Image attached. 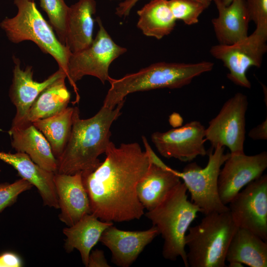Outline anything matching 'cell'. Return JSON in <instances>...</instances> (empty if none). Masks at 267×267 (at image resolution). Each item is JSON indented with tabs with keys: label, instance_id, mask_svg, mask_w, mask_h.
I'll return each instance as SVG.
<instances>
[{
	"label": "cell",
	"instance_id": "obj_1",
	"mask_svg": "<svg viewBox=\"0 0 267 267\" xmlns=\"http://www.w3.org/2000/svg\"><path fill=\"white\" fill-rule=\"evenodd\" d=\"M105 154L104 160L95 170L82 176L91 214L112 222L140 219L144 208L136 187L151 164L147 153L137 142L117 147L111 141Z\"/></svg>",
	"mask_w": 267,
	"mask_h": 267
},
{
	"label": "cell",
	"instance_id": "obj_2",
	"mask_svg": "<svg viewBox=\"0 0 267 267\" xmlns=\"http://www.w3.org/2000/svg\"><path fill=\"white\" fill-rule=\"evenodd\" d=\"M125 100L114 108L101 107L93 116L86 119L80 117L74 107L71 133L66 146L57 159L56 173L85 176L100 164L99 156L106 151L111 135L112 124L121 115Z\"/></svg>",
	"mask_w": 267,
	"mask_h": 267
},
{
	"label": "cell",
	"instance_id": "obj_3",
	"mask_svg": "<svg viewBox=\"0 0 267 267\" xmlns=\"http://www.w3.org/2000/svg\"><path fill=\"white\" fill-rule=\"evenodd\" d=\"M214 66L213 62L206 61L195 63L159 62L120 79L111 78L103 106L114 108L128 94L135 92L182 88L194 78L211 71Z\"/></svg>",
	"mask_w": 267,
	"mask_h": 267
},
{
	"label": "cell",
	"instance_id": "obj_4",
	"mask_svg": "<svg viewBox=\"0 0 267 267\" xmlns=\"http://www.w3.org/2000/svg\"><path fill=\"white\" fill-rule=\"evenodd\" d=\"M187 190L180 182L153 209L148 211L145 216L155 226L164 239L163 257L176 261L180 257L188 267L185 237L188 228L201 210L188 199Z\"/></svg>",
	"mask_w": 267,
	"mask_h": 267
},
{
	"label": "cell",
	"instance_id": "obj_5",
	"mask_svg": "<svg viewBox=\"0 0 267 267\" xmlns=\"http://www.w3.org/2000/svg\"><path fill=\"white\" fill-rule=\"evenodd\" d=\"M237 229L229 210L205 215L185 235L188 267H226L227 250Z\"/></svg>",
	"mask_w": 267,
	"mask_h": 267
},
{
	"label": "cell",
	"instance_id": "obj_6",
	"mask_svg": "<svg viewBox=\"0 0 267 267\" xmlns=\"http://www.w3.org/2000/svg\"><path fill=\"white\" fill-rule=\"evenodd\" d=\"M14 3L17 8L16 15L5 17L0 23L8 40L14 44L24 41L34 42L43 52L52 56L59 69L67 76L68 60L72 53L56 37L34 0H14Z\"/></svg>",
	"mask_w": 267,
	"mask_h": 267
},
{
	"label": "cell",
	"instance_id": "obj_7",
	"mask_svg": "<svg viewBox=\"0 0 267 267\" xmlns=\"http://www.w3.org/2000/svg\"><path fill=\"white\" fill-rule=\"evenodd\" d=\"M96 21L99 29L91 44L79 52L72 53L69 58L67 78L76 93L75 103L80 99L76 83L87 75L98 78L103 84L109 82L111 78L109 75L110 65L127 50L113 40L99 17Z\"/></svg>",
	"mask_w": 267,
	"mask_h": 267
},
{
	"label": "cell",
	"instance_id": "obj_8",
	"mask_svg": "<svg viewBox=\"0 0 267 267\" xmlns=\"http://www.w3.org/2000/svg\"><path fill=\"white\" fill-rule=\"evenodd\" d=\"M213 149L208 153V163L204 168L193 162L186 166L182 172L176 170L190 194L191 201L204 215L229 210L220 199L218 181L222 166L230 153L225 154L222 146Z\"/></svg>",
	"mask_w": 267,
	"mask_h": 267
},
{
	"label": "cell",
	"instance_id": "obj_9",
	"mask_svg": "<svg viewBox=\"0 0 267 267\" xmlns=\"http://www.w3.org/2000/svg\"><path fill=\"white\" fill-rule=\"evenodd\" d=\"M267 29L256 27L245 39L232 44L212 46L211 54L222 61L229 71L227 78L235 85L250 89L251 85L246 76L249 68H260L267 51Z\"/></svg>",
	"mask_w": 267,
	"mask_h": 267
},
{
	"label": "cell",
	"instance_id": "obj_10",
	"mask_svg": "<svg viewBox=\"0 0 267 267\" xmlns=\"http://www.w3.org/2000/svg\"><path fill=\"white\" fill-rule=\"evenodd\" d=\"M246 95L235 93L223 105L205 128V138L212 148L227 147L230 153H243L246 133Z\"/></svg>",
	"mask_w": 267,
	"mask_h": 267
},
{
	"label": "cell",
	"instance_id": "obj_11",
	"mask_svg": "<svg viewBox=\"0 0 267 267\" xmlns=\"http://www.w3.org/2000/svg\"><path fill=\"white\" fill-rule=\"evenodd\" d=\"M228 206L237 228L248 230L267 240V175L248 183Z\"/></svg>",
	"mask_w": 267,
	"mask_h": 267
},
{
	"label": "cell",
	"instance_id": "obj_12",
	"mask_svg": "<svg viewBox=\"0 0 267 267\" xmlns=\"http://www.w3.org/2000/svg\"><path fill=\"white\" fill-rule=\"evenodd\" d=\"M205 131L199 121H193L165 132H154L151 138L162 156L183 162H191L197 156L207 153L204 146Z\"/></svg>",
	"mask_w": 267,
	"mask_h": 267
},
{
	"label": "cell",
	"instance_id": "obj_13",
	"mask_svg": "<svg viewBox=\"0 0 267 267\" xmlns=\"http://www.w3.org/2000/svg\"><path fill=\"white\" fill-rule=\"evenodd\" d=\"M223 165L218 185L220 199L226 205L243 187L263 175L267 168V153L254 155L230 153Z\"/></svg>",
	"mask_w": 267,
	"mask_h": 267
},
{
	"label": "cell",
	"instance_id": "obj_14",
	"mask_svg": "<svg viewBox=\"0 0 267 267\" xmlns=\"http://www.w3.org/2000/svg\"><path fill=\"white\" fill-rule=\"evenodd\" d=\"M12 58L14 66L9 96L16 110L11 126H17L26 123L29 110L42 91L66 74L58 69L44 81L38 82L33 79L32 66H28L23 70L19 59L14 56Z\"/></svg>",
	"mask_w": 267,
	"mask_h": 267
},
{
	"label": "cell",
	"instance_id": "obj_15",
	"mask_svg": "<svg viewBox=\"0 0 267 267\" xmlns=\"http://www.w3.org/2000/svg\"><path fill=\"white\" fill-rule=\"evenodd\" d=\"M159 234L154 225L145 230L126 231L112 225L103 231L99 241L110 250L113 263L118 267H128Z\"/></svg>",
	"mask_w": 267,
	"mask_h": 267
},
{
	"label": "cell",
	"instance_id": "obj_16",
	"mask_svg": "<svg viewBox=\"0 0 267 267\" xmlns=\"http://www.w3.org/2000/svg\"><path fill=\"white\" fill-rule=\"evenodd\" d=\"M54 182L60 213L59 220L68 226L91 214L89 198L81 174L54 173Z\"/></svg>",
	"mask_w": 267,
	"mask_h": 267
},
{
	"label": "cell",
	"instance_id": "obj_17",
	"mask_svg": "<svg viewBox=\"0 0 267 267\" xmlns=\"http://www.w3.org/2000/svg\"><path fill=\"white\" fill-rule=\"evenodd\" d=\"M212 1L218 11L212 24L219 44L230 45L246 38L251 21L245 0H233L228 5L222 0Z\"/></svg>",
	"mask_w": 267,
	"mask_h": 267
},
{
	"label": "cell",
	"instance_id": "obj_18",
	"mask_svg": "<svg viewBox=\"0 0 267 267\" xmlns=\"http://www.w3.org/2000/svg\"><path fill=\"white\" fill-rule=\"evenodd\" d=\"M8 133L12 147L17 151L27 154L41 168L56 173L57 159L44 134L33 124L27 123L11 126Z\"/></svg>",
	"mask_w": 267,
	"mask_h": 267
},
{
	"label": "cell",
	"instance_id": "obj_19",
	"mask_svg": "<svg viewBox=\"0 0 267 267\" xmlns=\"http://www.w3.org/2000/svg\"><path fill=\"white\" fill-rule=\"evenodd\" d=\"M0 160L12 166L22 178L37 188L44 206L59 209L54 182V173L41 168L22 152L0 151Z\"/></svg>",
	"mask_w": 267,
	"mask_h": 267
},
{
	"label": "cell",
	"instance_id": "obj_20",
	"mask_svg": "<svg viewBox=\"0 0 267 267\" xmlns=\"http://www.w3.org/2000/svg\"><path fill=\"white\" fill-rule=\"evenodd\" d=\"M96 10L95 0H79L69 6L66 24L65 45L71 53L89 47L93 41Z\"/></svg>",
	"mask_w": 267,
	"mask_h": 267
},
{
	"label": "cell",
	"instance_id": "obj_21",
	"mask_svg": "<svg viewBox=\"0 0 267 267\" xmlns=\"http://www.w3.org/2000/svg\"><path fill=\"white\" fill-rule=\"evenodd\" d=\"M180 182L176 170L165 163L158 165L150 164L145 175L139 181L136 193L144 209H153Z\"/></svg>",
	"mask_w": 267,
	"mask_h": 267
},
{
	"label": "cell",
	"instance_id": "obj_22",
	"mask_svg": "<svg viewBox=\"0 0 267 267\" xmlns=\"http://www.w3.org/2000/svg\"><path fill=\"white\" fill-rule=\"evenodd\" d=\"M226 261L229 267H267V243L246 229L237 228L228 246Z\"/></svg>",
	"mask_w": 267,
	"mask_h": 267
},
{
	"label": "cell",
	"instance_id": "obj_23",
	"mask_svg": "<svg viewBox=\"0 0 267 267\" xmlns=\"http://www.w3.org/2000/svg\"><path fill=\"white\" fill-rule=\"evenodd\" d=\"M112 225L113 222L102 221L92 214L85 215L73 225L63 229L67 237L65 250L68 253L75 249L78 250L83 263L88 267L92 248L99 241L103 231Z\"/></svg>",
	"mask_w": 267,
	"mask_h": 267
},
{
	"label": "cell",
	"instance_id": "obj_24",
	"mask_svg": "<svg viewBox=\"0 0 267 267\" xmlns=\"http://www.w3.org/2000/svg\"><path fill=\"white\" fill-rule=\"evenodd\" d=\"M137 27L148 37L158 40L171 34L176 26V19L168 0H151L137 11Z\"/></svg>",
	"mask_w": 267,
	"mask_h": 267
},
{
	"label": "cell",
	"instance_id": "obj_25",
	"mask_svg": "<svg viewBox=\"0 0 267 267\" xmlns=\"http://www.w3.org/2000/svg\"><path fill=\"white\" fill-rule=\"evenodd\" d=\"M66 78V75L62 76L42 91L31 106L26 123L51 116L68 107L71 95Z\"/></svg>",
	"mask_w": 267,
	"mask_h": 267
},
{
	"label": "cell",
	"instance_id": "obj_26",
	"mask_svg": "<svg viewBox=\"0 0 267 267\" xmlns=\"http://www.w3.org/2000/svg\"><path fill=\"white\" fill-rule=\"evenodd\" d=\"M74 110V107L68 106L51 116L32 123L46 138L57 159L62 153L68 140Z\"/></svg>",
	"mask_w": 267,
	"mask_h": 267
},
{
	"label": "cell",
	"instance_id": "obj_27",
	"mask_svg": "<svg viewBox=\"0 0 267 267\" xmlns=\"http://www.w3.org/2000/svg\"><path fill=\"white\" fill-rule=\"evenodd\" d=\"M40 6L48 17L59 41L65 45L66 20L69 6L64 0H40Z\"/></svg>",
	"mask_w": 267,
	"mask_h": 267
},
{
	"label": "cell",
	"instance_id": "obj_28",
	"mask_svg": "<svg viewBox=\"0 0 267 267\" xmlns=\"http://www.w3.org/2000/svg\"><path fill=\"white\" fill-rule=\"evenodd\" d=\"M169 6L176 20H180L187 25L199 22V17L206 9L196 0H169Z\"/></svg>",
	"mask_w": 267,
	"mask_h": 267
},
{
	"label": "cell",
	"instance_id": "obj_29",
	"mask_svg": "<svg viewBox=\"0 0 267 267\" xmlns=\"http://www.w3.org/2000/svg\"><path fill=\"white\" fill-rule=\"evenodd\" d=\"M32 186V184L23 178L11 183L0 184V213L13 204L21 193L30 189Z\"/></svg>",
	"mask_w": 267,
	"mask_h": 267
},
{
	"label": "cell",
	"instance_id": "obj_30",
	"mask_svg": "<svg viewBox=\"0 0 267 267\" xmlns=\"http://www.w3.org/2000/svg\"><path fill=\"white\" fill-rule=\"evenodd\" d=\"M250 21L267 29V0H245Z\"/></svg>",
	"mask_w": 267,
	"mask_h": 267
},
{
	"label": "cell",
	"instance_id": "obj_31",
	"mask_svg": "<svg viewBox=\"0 0 267 267\" xmlns=\"http://www.w3.org/2000/svg\"><path fill=\"white\" fill-rule=\"evenodd\" d=\"M139 0H125L120 2L116 8L115 14L120 17H126L129 15L132 8ZM208 7L212 0H196Z\"/></svg>",
	"mask_w": 267,
	"mask_h": 267
},
{
	"label": "cell",
	"instance_id": "obj_32",
	"mask_svg": "<svg viewBox=\"0 0 267 267\" xmlns=\"http://www.w3.org/2000/svg\"><path fill=\"white\" fill-rule=\"evenodd\" d=\"M89 267H109L104 252L102 250L95 249L90 252L89 258Z\"/></svg>",
	"mask_w": 267,
	"mask_h": 267
},
{
	"label": "cell",
	"instance_id": "obj_33",
	"mask_svg": "<svg viewBox=\"0 0 267 267\" xmlns=\"http://www.w3.org/2000/svg\"><path fill=\"white\" fill-rule=\"evenodd\" d=\"M21 266V259L15 253L5 252L0 255V267H19Z\"/></svg>",
	"mask_w": 267,
	"mask_h": 267
},
{
	"label": "cell",
	"instance_id": "obj_34",
	"mask_svg": "<svg viewBox=\"0 0 267 267\" xmlns=\"http://www.w3.org/2000/svg\"><path fill=\"white\" fill-rule=\"evenodd\" d=\"M248 135L254 140H267V118L262 123L251 129Z\"/></svg>",
	"mask_w": 267,
	"mask_h": 267
},
{
	"label": "cell",
	"instance_id": "obj_35",
	"mask_svg": "<svg viewBox=\"0 0 267 267\" xmlns=\"http://www.w3.org/2000/svg\"><path fill=\"white\" fill-rule=\"evenodd\" d=\"M223 3L226 5H229L233 0H222Z\"/></svg>",
	"mask_w": 267,
	"mask_h": 267
},
{
	"label": "cell",
	"instance_id": "obj_36",
	"mask_svg": "<svg viewBox=\"0 0 267 267\" xmlns=\"http://www.w3.org/2000/svg\"><path fill=\"white\" fill-rule=\"evenodd\" d=\"M0 171H1V170H0Z\"/></svg>",
	"mask_w": 267,
	"mask_h": 267
},
{
	"label": "cell",
	"instance_id": "obj_37",
	"mask_svg": "<svg viewBox=\"0 0 267 267\" xmlns=\"http://www.w3.org/2000/svg\"></svg>",
	"mask_w": 267,
	"mask_h": 267
}]
</instances>
